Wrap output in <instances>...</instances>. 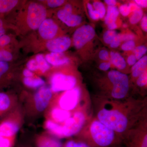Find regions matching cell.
Instances as JSON below:
<instances>
[{
	"label": "cell",
	"instance_id": "obj_1",
	"mask_svg": "<svg viewBox=\"0 0 147 147\" xmlns=\"http://www.w3.org/2000/svg\"><path fill=\"white\" fill-rule=\"evenodd\" d=\"M93 114L123 138L127 132L147 118V97L129 96L116 99L96 95L91 100Z\"/></svg>",
	"mask_w": 147,
	"mask_h": 147
},
{
	"label": "cell",
	"instance_id": "obj_2",
	"mask_svg": "<svg viewBox=\"0 0 147 147\" xmlns=\"http://www.w3.org/2000/svg\"><path fill=\"white\" fill-rule=\"evenodd\" d=\"M75 137L91 147H111L123 142L121 136L92 115Z\"/></svg>",
	"mask_w": 147,
	"mask_h": 147
},
{
	"label": "cell",
	"instance_id": "obj_3",
	"mask_svg": "<svg viewBox=\"0 0 147 147\" xmlns=\"http://www.w3.org/2000/svg\"><path fill=\"white\" fill-rule=\"evenodd\" d=\"M47 8L40 3L30 1L22 6L14 18V28L19 34L25 35L37 30L47 18Z\"/></svg>",
	"mask_w": 147,
	"mask_h": 147
},
{
	"label": "cell",
	"instance_id": "obj_4",
	"mask_svg": "<svg viewBox=\"0 0 147 147\" xmlns=\"http://www.w3.org/2000/svg\"><path fill=\"white\" fill-rule=\"evenodd\" d=\"M50 105L72 112L82 107H90V105H91V101L84 99L81 89L79 87L76 86L72 89L63 92L55 98L53 97Z\"/></svg>",
	"mask_w": 147,
	"mask_h": 147
},
{
	"label": "cell",
	"instance_id": "obj_5",
	"mask_svg": "<svg viewBox=\"0 0 147 147\" xmlns=\"http://www.w3.org/2000/svg\"><path fill=\"white\" fill-rule=\"evenodd\" d=\"M89 107H82L73 111L71 117L62 124L64 138L75 136L82 129L92 115L89 113Z\"/></svg>",
	"mask_w": 147,
	"mask_h": 147
},
{
	"label": "cell",
	"instance_id": "obj_6",
	"mask_svg": "<svg viewBox=\"0 0 147 147\" xmlns=\"http://www.w3.org/2000/svg\"><path fill=\"white\" fill-rule=\"evenodd\" d=\"M53 97V93L50 86L44 85L40 87L29 100V111L36 115L43 113L50 107Z\"/></svg>",
	"mask_w": 147,
	"mask_h": 147
},
{
	"label": "cell",
	"instance_id": "obj_7",
	"mask_svg": "<svg viewBox=\"0 0 147 147\" xmlns=\"http://www.w3.org/2000/svg\"><path fill=\"white\" fill-rule=\"evenodd\" d=\"M123 147H147V118L124 135Z\"/></svg>",
	"mask_w": 147,
	"mask_h": 147
},
{
	"label": "cell",
	"instance_id": "obj_8",
	"mask_svg": "<svg viewBox=\"0 0 147 147\" xmlns=\"http://www.w3.org/2000/svg\"><path fill=\"white\" fill-rule=\"evenodd\" d=\"M107 76L114 85L113 98L121 99L129 96V80L127 74L113 70L109 71Z\"/></svg>",
	"mask_w": 147,
	"mask_h": 147
},
{
	"label": "cell",
	"instance_id": "obj_9",
	"mask_svg": "<svg viewBox=\"0 0 147 147\" xmlns=\"http://www.w3.org/2000/svg\"><path fill=\"white\" fill-rule=\"evenodd\" d=\"M77 80L73 75L57 72L50 78V88L53 93L64 92L76 87Z\"/></svg>",
	"mask_w": 147,
	"mask_h": 147
},
{
	"label": "cell",
	"instance_id": "obj_10",
	"mask_svg": "<svg viewBox=\"0 0 147 147\" xmlns=\"http://www.w3.org/2000/svg\"><path fill=\"white\" fill-rule=\"evenodd\" d=\"M18 119L13 117L12 112L0 120V136L14 139L20 127Z\"/></svg>",
	"mask_w": 147,
	"mask_h": 147
},
{
	"label": "cell",
	"instance_id": "obj_11",
	"mask_svg": "<svg viewBox=\"0 0 147 147\" xmlns=\"http://www.w3.org/2000/svg\"><path fill=\"white\" fill-rule=\"evenodd\" d=\"M95 32L90 25H84L77 29L73 36L74 45L76 49H80L94 38Z\"/></svg>",
	"mask_w": 147,
	"mask_h": 147
},
{
	"label": "cell",
	"instance_id": "obj_12",
	"mask_svg": "<svg viewBox=\"0 0 147 147\" xmlns=\"http://www.w3.org/2000/svg\"><path fill=\"white\" fill-rule=\"evenodd\" d=\"M37 30L40 38L46 42L56 38L59 31V26L53 19L47 18Z\"/></svg>",
	"mask_w": 147,
	"mask_h": 147
},
{
	"label": "cell",
	"instance_id": "obj_13",
	"mask_svg": "<svg viewBox=\"0 0 147 147\" xmlns=\"http://www.w3.org/2000/svg\"><path fill=\"white\" fill-rule=\"evenodd\" d=\"M72 6L69 4L65 5L62 9L58 11V18L69 27H75L82 23V17L72 13Z\"/></svg>",
	"mask_w": 147,
	"mask_h": 147
},
{
	"label": "cell",
	"instance_id": "obj_14",
	"mask_svg": "<svg viewBox=\"0 0 147 147\" xmlns=\"http://www.w3.org/2000/svg\"><path fill=\"white\" fill-rule=\"evenodd\" d=\"M71 44V39L67 36L58 37L45 42V47L50 53H63Z\"/></svg>",
	"mask_w": 147,
	"mask_h": 147
},
{
	"label": "cell",
	"instance_id": "obj_15",
	"mask_svg": "<svg viewBox=\"0 0 147 147\" xmlns=\"http://www.w3.org/2000/svg\"><path fill=\"white\" fill-rule=\"evenodd\" d=\"M16 102L12 94L0 90V120L13 111Z\"/></svg>",
	"mask_w": 147,
	"mask_h": 147
},
{
	"label": "cell",
	"instance_id": "obj_16",
	"mask_svg": "<svg viewBox=\"0 0 147 147\" xmlns=\"http://www.w3.org/2000/svg\"><path fill=\"white\" fill-rule=\"evenodd\" d=\"M47 110V119L60 124L71 117L72 112L63 110L54 105H50Z\"/></svg>",
	"mask_w": 147,
	"mask_h": 147
},
{
	"label": "cell",
	"instance_id": "obj_17",
	"mask_svg": "<svg viewBox=\"0 0 147 147\" xmlns=\"http://www.w3.org/2000/svg\"><path fill=\"white\" fill-rule=\"evenodd\" d=\"M13 79V66L11 62H0V90L7 87Z\"/></svg>",
	"mask_w": 147,
	"mask_h": 147
},
{
	"label": "cell",
	"instance_id": "obj_18",
	"mask_svg": "<svg viewBox=\"0 0 147 147\" xmlns=\"http://www.w3.org/2000/svg\"><path fill=\"white\" fill-rule=\"evenodd\" d=\"M59 139L52 135H42L37 138L36 144L37 147H63Z\"/></svg>",
	"mask_w": 147,
	"mask_h": 147
},
{
	"label": "cell",
	"instance_id": "obj_19",
	"mask_svg": "<svg viewBox=\"0 0 147 147\" xmlns=\"http://www.w3.org/2000/svg\"><path fill=\"white\" fill-rule=\"evenodd\" d=\"M45 58L49 64L55 66L66 64L69 61L63 53H50L45 55Z\"/></svg>",
	"mask_w": 147,
	"mask_h": 147
},
{
	"label": "cell",
	"instance_id": "obj_20",
	"mask_svg": "<svg viewBox=\"0 0 147 147\" xmlns=\"http://www.w3.org/2000/svg\"><path fill=\"white\" fill-rule=\"evenodd\" d=\"M21 3V1L17 0H0V17L5 18Z\"/></svg>",
	"mask_w": 147,
	"mask_h": 147
},
{
	"label": "cell",
	"instance_id": "obj_21",
	"mask_svg": "<svg viewBox=\"0 0 147 147\" xmlns=\"http://www.w3.org/2000/svg\"><path fill=\"white\" fill-rule=\"evenodd\" d=\"M147 57L145 56L135 63L131 68V76L134 79H137L144 71L146 70Z\"/></svg>",
	"mask_w": 147,
	"mask_h": 147
},
{
	"label": "cell",
	"instance_id": "obj_22",
	"mask_svg": "<svg viewBox=\"0 0 147 147\" xmlns=\"http://www.w3.org/2000/svg\"><path fill=\"white\" fill-rule=\"evenodd\" d=\"M23 82L25 86L30 88L38 89L40 87L45 85V81L42 78L38 76L24 77Z\"/></svg>",
	"mask_w": 147,
	"mask_h": 147
},
{
	"label": "cell",
	"instance_id": "obj_23",
	"mask_svg": "<svg viewBox=\"0 0 147 147\" xmlns=\"http://www.w3.org/2000/svg\"><path fill=\"white\" fill-rule=\"evenodd\" d=\"M119 13V11L116 7L109 6L108 7L107 14L105 17V24L108 26L110 24H115Z\"/></svg>",
	"mask_w": 147,
	"mask_h": 147
},
{
	"label": "cell",
	"instance_id": "obj_24",
	"mask_svg": "<svg viewBox=\"0 0 147 147\" xmlns=\"http://www.w3.org/2000/svg\"><path fill=\"white\" fill-rule=\"evenodd\" d=\"M112 63L118 69L122 70L125 68L126 63L124 59L119 53L114 52L110 53Z\"/></svg>",
	"mask_w": 147,
	"mask_h": 147
},
{
	"label": "cell",
	"instance_id": "obj_25",
	"mask_svg": "<svg viewBox=\"0 0 147 147\" xmlns=\"http://www.w3.org/2000/svg\"><path fill=\"white\" fill-rule=\"evenodd\" d=\"M35 59L38 64L39 70L42 73H45L50 69V65L47 63L43 55L41 54H38L36 56Z\"/></svg>",
	"mask_w": 147,
	"mask_h": 147
},
{
	"label": "cell",
	"instance_id": "obj_26",
	"mask_svg": "<svg viewBox=\"0 0 147 147\" xmlns=\"http://www.w3.org/2000/svg\"><path fill=\"white\" fill-rule=\"evenodd\" d=\"M40 3L45 6V7L54 8L60 7L63 5L65 1L63 0H47V1H39Z\"/></svg>",
	"mask_w": 147,
	"mask_h": 147
},
{
	"label": "cell",
	"instance_id": "obj_27",
	"mask_svg": "<svg viewBox=\"0 0 147 147\" xmlns=\"http://www.w3.org/2000/svg\"><path fill=\"white\" fill-rule=\"evenodd\" d=\"M63 147H91L88 145L77 139H71L63 144Z\"/></svg>",
	"mask_w": 147,
	"mask_h": 147
},
{
	"label": "cell",
	"instance_id": "obj_28",
	"mask_svg": "<svg viewBox=\"0 0 147 147\" xmlns=\"http://www.w3.org/2000/svg\"><path fill=\"white\" fill-rule=\"evenodd\" d=\"M143 16V11L142 9L137 6L134 9V12L129 19L130 23L132 24H135L138 23L142 20Z\"/></svg>",
	"mask_w": 147,
	"mask_h": 147
},
{
	"label": "cell",
	"instance_id": "obj_29",
	"mask_svg": "<svg viewBox=\"0 0 147 147\" xmlns=\"http://www.w3.org/2000/svg\"><path fill=\"white\" fill-rule=\"evenodd\" d=\"M13 59V54L8 50H0V62H11Z\"/></svg>",
	"mask_w": 147,
	"mask_h": 147
},
{
	"label": "cell",
	"instance_id": "obj_30",
	"mask_svg": "<svg viewBox=\"0 0 147 147\" xmlns=\"http://www.w3.org/2000/svg\"><path fill=\"white\" fill-rule=\"evenodd\" d=\"M12 40L9 35L5 34L0 36V50H6V47L10 44Z\"/></svg>",
	"mask_w": 147,
	"mask_h": 147
},
{
	"label": "cell",
	"instance_id": "obj_31",
	"mask_svg": "<svg viewBox=\"0 0 147 147\" xmlns=\"http://www.w3.org/2000/svg\"><path fill=\"white\" fill-rule=\"evenodd\" d=\"M117 34L115 31L111 30L107 31L103 35V39L104 42L106 44H111Z\"/></svg>",
	"mask_w": 147,
	"mask_h": 147
},
{
	"label": "cell",
	"instance_id": "obj_32",
	"mask_svg": "<svg viewBox=\"0 0 147 147\" xmlns=\"http://www.w3.org/2000/svg\"><path fill=\"white\" fill-rule=\"evenodd\" d=\"M93 7L99 14L100 18H102L105 16L106 13V9L105 6L102 3L96 1L93 3Z\"/></svg>",
	"mask_w": 147,
	"mask_h": 147
},
{
	"label": "cell",
	"instance_id": "obj_33",
	"mask_svg": "<svg viewBox=\"0 0 147 147\" xmlns=\"http://www.w3.org/2000/svg\"><path fill=\"white\" fill-rule=\"evenodd\" d=\"M147 84V70L143 73L136 79V84L138 87L141 88L146 86Z\"/></svg>",
	"mask_w": 147,
	"mask_h": 147
},
{
	"label": "cell",
	"instance_id": "obj_34",
	"mask_svg": "<svg viewBox=\"0 0 147 147\" xmlns=\"http://www.w3.org/2000/svg\"><path fill=\"white\" fill-rule=\"evenodd\" d=\"M147 47L144 45L138 46L134 49V56L137 60H139L146 53Z\"/></svg>",
	"mask_w": 147,
	"mask_h": 147
},
{
	"label": "cell",
	"instance_id": "obj_35",
	"mask_svg": "<svg viewBox=\"0 0 147 147\" xmlns=\"http://www.w3.org/2000/svg\"><path fill=\"white\" fill-rule=\"evenodd\" d=\"M14 139L0 136V147H12Z\"/></svg>",
	"mask_w": 147,
	"mask_h": 147
},
{
	"label": "cell",
	"instance_id": "obj_36",
	"mask_svg": "<svg viewBox=\"0 0 147 147\" xmlns=\"http://www.w3.org/2000/svg\"><path fill=\"white\" fill-rule=\"evenodd\" d=\"M87 6L88 10L90 16L92 19L93 20H96L100 18L99 14L90 3H87Z\"/></svg>",
	"mask_w": 147,
	"mask_h": 147
},
{
	"label": "cell",
	"instance_id": "obj_37",
	"mask_svg": "<svg viewBox=\"0 0 147 147\" xmlns=\"http://www.w3.org/2000/svg\"><path fill=\"white\" fill-rule=\"evenodd\" d=\"M27 68L32 71H36L39 69L38 64L35 59H32L29 61L26 64Z\"/></svg>",
	"mask_w": 147,
	"mask_h": 147
},
{
	"label": "cell",
	"instance_id": "obj_38",
	"mask_svg": "<svg viewBox=\"0 0 147 147\" xmlns=\"http://www.w3.org/2000/svg\"><path fill=\"white\" fill-rule=\"evenodd\" d=\"M135 43L133 40L125 41L121 46L122 50L124 51H130L134 50L135 48Z\"/></svg>",
	"mask_w": 147,
	"mask_h": 147
},
{
	"label": "cell",
	"instance_id": "obj_39",
	"mask_svg": "<svg viewBox=\"0 0 147 147\" xmlns=\"http://www.w3.org/2000/svg\"><path fill=\"white\" fill-rule=\"evenodd\" d=\"M131 11V7L130 4H123L120 7L119 12L123 16H128Z\"/></svg>",
	"mask_w": 147,
	"mask_h": 147
},
{
	"label": "cell",
	"instance_id": "obj_40",
	"mask_svg": "<svg viewBox=\"0 0 147 147\" xmlns=\"http://www.w3.org/2000/svg\"><path fill=\"white\" fill-rule=\"evenodd\" d=\"M8 28V24L5 18L0 17V36L6 34L7 29Z\"/></svg>",
	"mask_w": 147,
	"mask_h": 147
},
{
	"label": "cell",
	"instance_id": "obj_41",
	"mask_svg": "<svg viewBox=\"0 0 147 147\" xmlns=\"http://www.w3.org/2000/svg\"><path fill=\"white\" fill-rule=\"evenodd\" d=\"M121 42L120 35L117 34L113 42L110 44V47L112 48H117L120 44Z\"/></svg>",
	"mask_w": 147,
	"mask_h": 147
},
{
	"label": "cell",
	"instance_id": "obj_42",
	"mask_svg": "<svg viewBox=\"0 0 147 147\" xmlns=\"http://www.w3.org/2000/svg\"><path fill=\"white\" fill-rule=\"evenodd\" d=\"M99 57L102 60L107 61L109 59V54L108 51L102 50L99 53Z\"/></svg>",
	"mask_w": 147,
	"mask_h": 147
},
{
	"label": "cell",
	"instance_id": "obj_43",
	"mask_svg": "<svg viewBox=\"0 0 147 147\" xmlns=\"http://www.w3.org/2000/svg\"><path fill=\"white\" fill-rule=\"evenodd\" d=\"M134 38V35L132 34H123L121 35L120 38L121 41H128V40H133Z\"/></svg>",
	"mask_w": 147,
	"mask_h": 147
},
{
	"label": "cell",
	"instance_id": "obj_44",
	"mask_svg": "<svg viewBox=\"0 0 147 147\" xmlns=\"http://www.w3.org/2000/svg\"><path fill=\"white\" fill-rule=\"evenodd\" d=\"M141 27L144 31H147V17L145 16L142 18L141 23Z\"/></svg>",
	"mask_w": 147,
	"mask_h": 147
},
{
	"label": "cell",
	"instance_id": "obj_45",
	"mask_svg": "<svg viewBox=\"0 0 147 147\" xmlns=\"http://www.w3.org/2000/svg\"><path fill=\"white\" fill-rule=\"evenodd\" d=\"M137 59L134 55H131L128 57L127 62L128 64L130 65H133L137 62Z\"/></svg>",
	"mask_w": 147,
	"mask_h": 147
},
{
	"label": "cell",
	"instance_id": "obj_46",
	"mask_svg": "<svg viewBox=\"0 0 147 147\" xmlns=\"http://www.w3.org/2000/svg\"><path fill=\"white\" fill-rule=\"evenodd\" d=\"M110 67V63L109 62H103L99 65V68L102 71H106L108 70Z\"/></svg>",
	"mask_w": 147,
	"mask_h": 147
},
{
	"label": "cell",
	"instance_id": "obj_47",
	"mask_svg": "<svg viewBox=\"0 0 147 147\" xmlns=\"http://www.w3.org/2000/svg\"><path fill=\"white\" fill-rule=\"evenodd\" d=\"M23 75L24 77H31L34 76L33 72L27 68L24 69L23 71Z\"/></svg>",
	"mask_w": 147,
	"mask_h": 147
},
{
	"label": "cell",
	"instance_id": "obj_48",
	"mask_svg": "<svg viewBox=\"0 0 147 147\" xmlns=\"http://www.w3.org/2000/svg\"><path fill=\"white\" fill-rule=\"evenodd\" d=\"M137 5L141 7L146 8L147 6V1L146 0H136L134 1Z\"/></svg>",
	"mask_w": 147,
	"mask_h": 147
},
{
	"label": "cell",
	"instance_id": "obj_49",
	"mask_svg": "<svg viewBox=\"0 0 147 147\" xmlns=\"http://www.w3.org/2000/svg\"><path fill=\"white\" fill-rule=\"evenodd\" d=\"M105 3L110 6H115L117 4V1L115 0H105Z\"/></svg>",
	"mask_w": 147,
	"mask_h": 147
},
{
	"label": "cell",
	"instance_id": "obj_50",
	"mask_svg": "<svg viewBox=\"0 0 147 147\" xmlns=\"http://www.w3.org/2000/svg\"><path fill=\"white\" fill-rule=\"evenodd\" d=\"M111 147H123V146L122 144H121L115 145V146H112Z\"/></svg>",
	"mask_w": 147,
	"mask_h": 147
}]
</instances>
